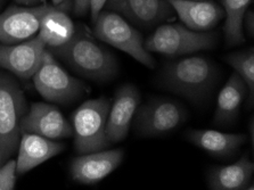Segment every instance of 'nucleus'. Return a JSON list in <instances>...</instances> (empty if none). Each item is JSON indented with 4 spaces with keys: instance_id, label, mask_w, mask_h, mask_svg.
Wrapping results in <instances>:
<instances>
[{
    "instance_id": "obj_1",
    "label": "nucleus",
    "mask_w": 254,
    "mask_h": 190,
    "mask_svg": "<svg viewBox=\"0 0 254 190\" xmlns=\"http://www.w3.org/2000/svg\"><path fill=\"white\" fill-rule=\"evenodd\" d=\"M219 76L220 72L213 61L190 56L167 62L159 74V83L165 90L199 104L212 94Z\"/></svg>"
},
{
    "instance_id": "obj_2",
    "label": "nucleus",
    "mask_w": 254,
    "mask_h": 190,
    "mask_svg": "<svg viewBox=\"0 0 254 190\" xmlns=\"http://www.w3.org/2000/svg\"><path fill=\"white\" fill-rule=\"evenodd\" d=\"M49 50L88 80L104 82L118 74L119 65L113 54L84 32H75L66 45Z\"/></svg>"
},
{
    "instance_id": "obj_3",
    "label": "nucleus",
    "mask_w": 254,
    "mask_h": 190,
    "mask_svg": "<svg viewBox=\"0 0 254 190\" xmlns=\"http://www.w3.org/2000/svg\"><path fill=\"white\" fill-rule=\"evenodd\" d=\"M217 41V34L213 32L194 31L176 23H163L156 26L144 45L149 53L178 57L213 48Z\"/></svg>"
},
{
    "instance_id": "obj_4",
    "label": "nucleus",
    "mask_w": 254,
    "mask_h": 190,
    "mask_svg": "<svg viewBox=\"0 0 254 190\" xmlns=\"http://www.w3.org/2000/svg\"><path fill=\"white\" fill-rule=\"evenodd\" d=\"M111 102L106 97L89 99L72 114L74 147L78 154L103 150L110 146L106 139V121Z\"/></svg>"
},
{
    "instance_id": "obj_5",
    "label": "nucleus",
    "mask_w": 254,
    "mask_h": 190,
    "mask_svg": "<svg viewBox=\"0 0 254 190\" xmlns=\"http://www.w3.org/2000/svg\"><path fill=\"white\" fill-rule=\"evenodd\" d=\"M94 34L99 40L128 54L146 67H155V60L145 48L141 33L120 14L102 10L94 19Z\"/></svg>"
},
{
    "instance_id": "obj_6",
    "label": "nucleus",
    "mask_w": 254,
    "mask_h": 190,
    "mask_svg": "<svg viewBox=\"0 0 254 190\" xmlns=\"http://www.w3.org/2000/svg\"><path fill=\"white\" fill-rule=\"evenodd\" d=\"M26 113L25 96L14 79L0 74V156L1 161L17 150L21 123Z\"/></svg>"
},
{
    "instance_id": "obj_7",
    "label": "nucleus",
    "mask_w": 254,
    "mask_h": 190,
    "mask_svg": "<svg viewBox=\"0 0 254 190\" xmlns=\"http://www.w3.org/2000/svg\"><path fill=\"white\" fill-rule=\"evenodd\" d=\"M37 91L51 103L70 104L87 91V86L68 72L56 61L55 55L46 48L39 67L32 76Z\"/></svg>"
},
{
    "instance_id": "obj_8",
    "label": "nucleus",
    "mask_w": 254,
    "mask_h": 190,
    "mask_svg": "<svg viewBox=\"0 0 254 190\" xmlns=\"http://www.w3.org/2000/svg\"><path fill=\"white\" fill-rule=\"evenodd\" d=\"M187 118V108L182 103L160 97L139 105L132 121L137 134L151 138L170 133L186 122Z\"/></svg>"
},
{
    "instance_id": "obj_9",
    "label": "nucleus",
    "mask_w": 254,
    "mask_h": 190,
    "mask_svg": "<svg viewBox=\"0 0 254 190\" xmlns=\"http://www.w3.org/2000/svg\"><path fill=\"white\" fill-rule=\"evenodd\" d=\"M49 8L38 6H13L0 13V45H13L29 40L39 31L41 18Z\"/></svg>"
},
{
    "instance_id": "obj_10",
    "label": "nucleus",
    "mask_w": 254,
    "mask_h": 190,
    "mask_svg": "<svg viewBox=\"0 0 254 190\" xmlns=\"http://www.w3.org/2000/svg\"><path fill=\"white\" fill-rule=\"evenodd\" d=\"M104 7L142 29H153L175 16L168 0H106Z\"/></svg>"
},
{
    "instance_id": "obj_11",
    "label": "nucleus",
    "mask_w": 254,
    "mask_h": 190,
    "mask_svg": "<svg viewBox=\"0 0 254 190\" xmlns=\"http://www.w3.org/2000/svg\"><path fill=\"white\" fill-rule=\"evenodd\" d=\"M140 100L139 89L133 84H123L115 92L106 121V139L110 145L127 137Z\"/></svg>"
},
{
    "instance_id": "obj_12",
    "label": "nucleus",
    "mask_w": 254,
    "mask_h": 190,
    "mask_svg": "<svg viewBox=\"0 0 254 190\" xmlns=\"http://www.w3.org/2000/svg\"><path fill=\"white\" fill-rule=\"evenodd\" d=\"M46 48L38 36L18 44L0 45V67L20 79H32Z\"/></svg>"
},
{
    "instance_id": "obj_13",
    "label": "nucleus",
    "mask_w": 254,
    "mask_h": 190,
    "mask_svg": "<svg viewBox=\"0 0 254 190\" xmlns=\"http://www.w3.org/2000/svg\"><path fill=\"white\" fill-rule=\"evenodd\" d=\"M21 132L36 133L56 140L72 137L73 129L56 106L47 103H34L22 120Z\"/></svg>"
},
{
    "instance_id": "obj_14",
    "label": "nucleus",
    "mask_w": 254,
    "mask_h": 190,
    "mask_svg": "<svg viewBox=\"0 0 254 190\" xmlns=\"http://www.w3.org/2000/svg\"><path fill=\"white\" fill-rule=\"evenodd\" d=\"M123 157L125 152L120 148L81 154L71 163V176L79 184L95 185L115 171Z\"/></svg>"
},
{
    "instance_id": "obj_15",
    "label": "nucleus",
    "mask_w": 254,
    "mask_h": 190,
    "mask_svg": "<svg viewBox=\"0 0 254 190\" xmlns=\"http://www.w3.org/2000/svg\"><path fill=\"white\" fill-rule=\"evenodd\" d=\"M64 148V143L54 139L42 137L36 133L23 132L17 147L16 173L21 176L31 171L42 163L61 154Z\"/></svg>"
},
{
    "instance_id": "obj_16",
    "label": "nucleus",
    "mask_w": 254,
    "mask_h": 190,
    "mask_svg": "<svg viewBox=\"0 0 254 190\" xmlns=\"http://www.w3.org/2000/svg\"><path fill=\"white\" fill-rule=\"evenodd\" d=\"M175 14L186 28L207 31L214 28L225 16L224 8L209 0H168Z\"/></svg>"
},
{
    "instance_id": "obj_17",
    "label": "nucleus",
    "mask_w": 254,
    "mask_h": 190,
    "mask_svg": "<svg viewBox=\"0 0 254 190\" xmlns=\"http://www.w3.org/2000/svg\"><path fill=\"white\" fill-rule=\"evenodd\" d=\"M253 162L245 154L233 164L211 169L207 176V185L212 190L253 189Z\"/></svg>"
},
{
    "instance_id": "obj_18",
    "label": "nucleus",
    "mask_w": 254,
    "mask_h": 190,
    "mask_svg": "<svg viewBox=\"0 0 254 190\" xmlns=\"http://www.w3.org/2000/svg\"><path fill=\"white\" fill-rule=\"evenodd\" d=\"M187 140L206 153L219 157L232 156L246 142L243 133H226L217 130H190Z\"/></svg>"
},
{
    "instance_id": "obj_19",
    "label": "nucleus",
    "mask_w": 254,
    "mask_h": 190,
    "mask_svg": "<svg viewBox=\"0 0 254 190\" xmlns=\"http://www.w3.org/2000/svg\"><path fill=\"white\" fill-rule=\"evenodd\" d=\"M246 94V84L242 77L234 72L218 96L213 122L217 126L226 127L236 121Z\"/></svg>"
},
{
    "instance_id": "obj_20",
    "label": "nucleus",
    "mask_w": 254,
    "mask_h": 190,
    "mask_svg": "<svg viewBox=\"0 0 254 190\" xmlns=\"http://www.w3.org/2000/svg\"><path fill=\"white\" fill-rule=\"evenodd\" d=\"M75 33L71 17L55 6H49L41 18L38 37L49 49L66 45Z\"/></svg>"
},
{
    "instance_id": "obj_21",
    "label": "nucleus",
    "mask_w": 254,
    "mask_h": 190,
    "mask_svg": "<svg viewBox=\"0 0 254 190\" xmlns=\"http://www.w3.org/2000/svg\"><path fill=\"white\" fill-rule=\"evenodd\" d=\"M251 0H222L226 16L225 38L228 46H237L245 41L243 19Z\"/></svg>"
},
{
    "instance_id": "obj_22",
    "label": "nucleus",
    "mask_w": 254,
    "mask_h": 190,
    "mask_svg": "<svg viewBox=\"0 0 254 190\" xmlns=\"http://www.w3.org/2000/svg\"><path fill=\"white\" fill-rule=\"evenodd\" d=\"M227 63L242 77L248 88L249 105L253 106L254 100V52L249 48L242 52L229 54L225 57Z\"/></svg>"
},
{
    "instance_id": "obj_23",
    "label": "nucleus",
    "mask_w": 254,
    "mask_h": 190,
    "mask_svg": "<svg viewBox=\"0 0 254 190\" xmlns=\"http://www.w3.org/2000/svg\"><path fill=\"white\" fill-rule=\"evenodd\" d=\"M16 161L7 160L0 168V190H13L16 185Z\"/></svg>"
},
{
    "instance_id": "obj_24",
    "label": "nucleus",
    "mask_w": 254,
    "mask_h": 190,
    "mask_svg": "<svg viewBox=\"0 0 254 190\" xmlns=\"http://www.w3.org/2000/svg\"><path fill=\"white\" fill-rule=\"evenodd\" d=\"M90 8V0H74V13L78 16H84Z\"/></svg>"
},
{
    "instance_id": "obj_25",
    "label": "nucleus",
    "mask_w": 254,
    "mask_h": 190,
    "mask_svg": "<svg viewBox=\"0 0 254 190\" xmlns=\"http://www.w3.org/2000/svg\"><path fill=\"white\" fill-rule=\"evenodd\" d=\"M243 29H245L246 32L249 33V36L253 37L254 34V15L253 11H246L244 19H243Z\"/></svg>"
},
{
    "instance_id": "obj_26",
    "label": "nucleus",
    "mask_w": 254,
    "mask_h": 190,
    "mask_svg": "<svg viewBox=\"0 0 254 190\" xmlns=\"http://www.w3.org/2000/svg\"><path fill=\"white\" fill-rule=\"evenodd\" d=\"M106 0H90V8L89 11L91 14L92 21L97 17V15L103 10L104 6H105Z\"/></svg>"
},
{
    "instance_id": "obj_27",
    "label": "nucleus",
    "mask_w": 254,
    "mask_h": 190,
    "mask_svg": "<svg viewBox=\"0 0 254 190\" xmlns=\"http://www.w3.org/2000/svg\"><path fill=\"white\" fill-rule=\"evenodd\" d=\"M15 1L22 6H38L45 3V0H15Z\"/></svg>"
},
{
    "instance_id": "obj_28",
    "label": "nucleus",
    "mask_w": 254,
    "mask_h": 190,
    "mask_svg": "<svg viewBox=\"0 0 254 190\" xmlns=\"http://www.w3.org/2000/svg\"><path fill=\"white\" fill-rule=\"evenodd\" d=\"M250 134H251V143L253 146V119L251 120V123H250Z\"/></svg>"
},
{
    "instance_id": "obj_29",
    "label": "nucleus",
    "mask_w": 254,
    "mask_h": 190,
    "mask_svg": "<svg viewBox=\"0 0 254 190\" xmlns=\"http://www.w3.org/2000/svg\"><path fill=\"white\" fill-rule=\"evenodd\" d=\"M64 1H65V0H52L54 6H56V7H59L60 5H62V3H63Z\"/></svg>"
},
{
    "instance_id": "obj_30",
    "label": "nucleus",
    "mask_w": 254,
    "mask_h": 190,
    "mask_svg": "<svg viewBox=\"0 0 254 190\" xmlns=\"http://www.w3.org/2000/svg\"><path fill=\"white\" fill-rule=\"evenodd\" d=\"M2 3H3V0H0V9H1V7H2Z\"/></svg>"
},
{
    "instance_id": "obj_31",
    "label": "nucleus",
    "mask_w": 254,
    "mask_h": 190,
    "mask_svg": "<svg viewBox=\"0 0 254 190\" xmlns=\"http://www.w3.org/2000/svg\"><path fill=\"white\" fill-rule=\"evenodd\" d=\"M0 161H1V156H0Z\"/></svg>"
}]
</instances>
